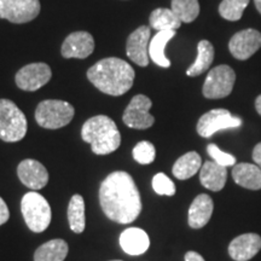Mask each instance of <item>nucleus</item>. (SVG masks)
<instances>
[{
    "mask_svg": "<svg viewBox=\"0 0 261 261\" xmlns=\"http://www.w3.org/2000/svg\"><path fill=\"white\" fill-rule=\"evenodd\" d=\"M99 203L110 220L120 224L135 221L142 212V200L135 180L127 172L110 173L99 188Z\"/></svg>",
    "mask_w": 261,
    "mask_h": 261,
    "instance_id": "obj_1",
    "label": "nucleus"
},
{
    "mask_svg": "<svg viewBox=\"0 0 261 261\" xmlns=\"http://www.w3.org/2000/svg\"><path fill=\"white\" fill-rule=\"evenodd\" d=\"M135 69L121 58L109 57L98 61L87 70V77L94 87L109 96H122L135 81Z\"/></svg>",
    "mask_w": 261,
    "mask_h": 261,
    "instance_id": "obj_2",
    "label": "nucleus"
},
{
    "mask_svg": "<svg viewBox=\"0 0 261 261\" xmlns=\"http://www.w3.org/2000/svg\"><path fill=\"white\" fill-rule=\"evenodd\" d=\"M81 137L91 144L96 155L112 154L121 144V135L116 123L107 115L91 117L81 128Z\"/></svg>",
    "mask_w": 261,
    "mask_h": 261,
    "instance_id": "obj_3",
    "label": "nucleus"
},
{
    "mask_svg": "<svg viewBox=\"0 0 261 261\" xmlns=\"http://www.w3.org/2000/svg\"><path fill=\"white\" fill-rule=\"evenodd\" d=\"M28 129L25 115L10 99H0V139L6 143L19 142Z\"/></svg>",
    "mask_w": 261,
    "mask_h": 261,
    "instance_id": "obj_4",
    "label": "nucleus"
},
{
    "mask_svg": "<svg viewBox=\"0 0 261 261\" xmlns=\"http://www.w3.org/2000/svg\"><path fill=\"white\" fill-rule=\"evenodd\" d=\"M21 211L24 221L33 232H42L51 223V207L46 198L37 191L27 192L21 202Z\"/></svg>",
    "mask_w": 261,
    "mask_h": 261,
    "instance_id": "obj_5",
    "label": "nucleus"
},
{
    "mask_svg": "<svg viewBox=\"0 0 261 261\" xmlns=\"http://www.w3.org/2000/svg\"><path fill=\"white\" fill-rule=\"evenodd\" d=\"M74 107L70 103L58 99L42 100L35 110V120L42 128L58 129L67 126L73 120Z\"/></svg>",
    "mask_w": 261,
    "mask_h": 261,
    "instance_id": "obj_6",
    "label": "nucleus"
},
{
    "mask_svg": "<svg viewBox=\"0 0 261 261\" xmlns=\"http://www.w3.org/2000/svg\"><path fill=\"white\" fill-rule=\"evenodd\" d=\"M236 74L226 64L218 65L208 73L203 84V96L208 99H220L232 92Z\"/></svg>",
    "mask_w": 261,
    "mask_h": 261,
    "instance_id": "obj_7",
    "label": "nucleus"
},
{
    "mask_svg": "<svg viewBox=\"0 0 261 261\" xmlns=\"http://www.w3.org/2000/svg\"><path fill=\"white\" fill-rule=\"evenodd\" d=\"M242 125V120L226 109H213L203 114L197 122V133L203 138H210L214 133L223 129L237 128Z\"/></svg>",
    "mask_w": 261,
    "mask_h": 261,
    "instance_id": "obj_8",
    "label": "nucleus"
},
{
    "mask_svg": "<svg viewBox=\"0 0 261 261\" xmlns=\"http://www.w3.org/2000/svg\"><path fill=\"white\" fill-rule=\"evenodd\" d=\"M39 0H0V18L12 23H27L40 14Z\"/></svg>",
    "mask_w": 261,
    "mask_h": 261,
    "instance_id": "obj_9",
    "label": "nucleus"
},
{
    "mask_svg": "<svg viewBox=\"0 0 261 261\" xmlns=\"http://www.w3.org/2000/svg\"><path fill=\"white\" fill-rule=\"evenodd\" d=\"M152 102L144 94H137L130 99L123 113L122 120L126 126L135 129H146L154 125L155 119L149 113Z\"/></svg>",
    "mask_w": 261,
    "mask_h": 261,
    "instance_id": "obj_10",
    "label": "nucleus"
},
{
    "mask_svg": "<svg viewBox=\"0 0 261 261\" xmlns=\"http://www.w3.org/2000/svg\"><path fill=\"white\" fill-rule=\"evenodd\" d=\"M51 76V68L46 63H31L17 71L15 81L21 90L33 92L45 86Z\"/></svg>",
    "mask_w": 261,
    "mask_h": 261,
    "instance_id": "obj_11",
    "label": "nucleus"
},
{
    "mask_svg": "<svg viewBox=\"0 0 261 261\" xmlns=\"http://www.w3.org/2000/svg\"><path fill=\"white\" fill-rule=\"evenodd\" d=\"M260 47L261 33L252 28L236 33L228 42L231 55L240 61H246L252 57Z\"/></svg>",
    "mask_w": 261,
    "mask_h": 261,
    "instance_id": "obj_12",
    "label": "nucleus"
},
{
    "mask_svg": "<svg viewBox=\"0 0 261 261\" xmlns=\"http://www.w3.org/2000/svg\"><path fill=\"white\" fill-rule=\"evenodd\" d=\"M149 44H150V28L146 25L137 28L127 39L126 54L128 58L140 67L149 64Z\"/></svg>",
    "mask_w": 261,
    "mask_h": 261,
    "instance_id": "obj_13",
    "label": "nucleus"
},
{
    "mask_svg": "<svg viewBox=\"0 0 261 261\" xmlns=\"http://www.w3.org/2000/svg\"><path fill=\"white\" fill-rule=\"evenodd\" d=\"M17 174L22 184L33 191L40 190L48 182L47 169L37 160H23L18 165Z\"/></svg>",
    "mask_w": 261,
    "mask_h": 261,
    "instance_id": "obj_14",
    "label": "nucleus"
},
{
    "mask_svg": "<svg viewBox=\"0 0 261 261\" xmlns=\"http://www.w3.org/2000/svg\"><path fill=\"white\" fill-rule=\"evenodd\" d=\"M94 50V39L89 32H74L68 35L62 45L64 58H87Z\"/></svg>",
    "mask_w": 261,
    "mask_h": 261,
    "instance_id": "obj_15",
    "label": "nucleus"
},
{
    "mask_svg": "<svg viewBox=\"0 0 261 261\" xmlns=\"http://www.w3.org/2000/svg\"><path fill=\"white\" fill-rule=\"evenodd\" d=\"M261 249V237L257 233H243L231 241L228 254L236 261H248Z\"/></svg>",
    "mask_w": 261,
    "mask_h": 261,
    "instance_id": "obj_16",
    "label": "nucleus"
},
{
    "mask_svg": "<svg viewBox=\"0 0 261 261\" xmlns=\"http://www.w3.org/2000/svg\"><path fill=\"white\" fill-rule=\"evenodd\" d=\"M214 203L211 196L201 194L192 201L189 210V225L192 228H202L208 224L213 214Z\"/></svg>",
    "mask_w": 261,
    "mask_h": 261,
    "instance_id": "obj_17",
    "label": "nucleus"
},
{
    "mask_svg": "<svg viewBox=\"0 0 261 261\" xmlns=\"http://www.w3.org/2000/svg\"><path fill=\"white\" fill-rule=\"evenodd\" d=\"M120 246L129 255H140L149 249L150 240L148 233L139 227L126 228L120 236Z\"/></svg>",
    "mask_w": 261,
    "mask_h": 261,
    "instance_id": "obj_18",
    "label": "nucleus"
},
{
    "mask_svg": "<svg viewBox=\"0 0 261 261\" xmlns=\"http://www.w3.org/2000/svg\"><path fill=\"white\" fill-rule=\"evenodd\" d=\"M227 180L226 167L214 161H207L200 169V181L211 191L223 190Z\"/></svg>",
    "mask_w": 261,
    "mask_h": 261,
    "instance_id": "obj_19",
    "label": "nucleus"
},
{
    "mask_svg": "<svg viewBox=\"0 0 261 261\" xmlns=\"http://www.w3.org/2000/svg\"><path fill=\"white\" fill-rule=\"evenodd\" d=\"M232 178L240 187L248 190H260L261 189V168L252 163H238L233 166Z\"/></svg>",
    "mask_w": 261,
    "mask_h": 261,
    "instance_id": "obj_20",
    "label": "nucleus"
},
{
    "mask_svg": "<svg viewBox=\"0 0 261 261\" xmlns=\"http://www.w3.org/2000/svg\"><path fill=\"white\" fill-rule=\"evenodd\" d=\"M175 35V31H161L150 40L149 44V57L159 67H171V61L166 57L165 48L168 41H171Z\"/></svg>",
    "mask_w": 261,
    "mask_h": 261,
    "instance_id": "obj_21",
    "label": "nucleus"
},
{
    "mask_svg": "<svg viewBox=\"0 0 261 261\" xmlns=\"http://www.w3.org/2000/svg\"><path fill=\"white\" fill-rule=\"evenodd\" d=\"M202 167L201 156L196 151L187 152L179 158L173 166V175L180 180H187V179L194 177V175L200 171Z\"/></svg>",
    "mask_w": 261,
    "mask_h": 261,
    "instance_id": "obj_22",
    "label": "nucleus"
},
{
    "mask_svg": "<svg viewBox=\"0 0 261 261\" xmlns=\"http://www.w3.org/2000/svg\"><path fill=\"white\" fill-rule=\"evenodd\" d=\"M214 61V47L208 40H201L197 45V57L187 70L188 76H198L210 67Z\"/></svg>",
    "mask_w": 261,
    "mask_h": 261,
    "instance_id": "obj_23",
    "label": "nucleus"
},
{
    "mask_svg": "<svg viewBox=\"0 0 261 261\" xmlns=\"http://www.w3.org/2000/svg\"><path fill=\"white\" fill-rule=\"evenodd\" d=\"M68 244L64 240H52L35 250L34 261H64L68 255Z\"/></svg>",
    "mask_w": 261,
    "mask_h": 261,
    "instance_id": "obj_24",
    "label": "nucleus"
},
{
    "mask_svg": "<svg viewBox=\"0 0 261 261\" xmlns=\"http://www.w3.org/2000/svg\"><path fill=\"white\" fill-rule=\"evenodd\" d=\"M150 27L156 31H177L182 22L177 17L172 9L160 8L151 12L149 18Z\"/></svg>",
    "mask_w": 261,
    "mask_h": 261,
    "instance_id": "obj_25",
    "label": "nucleus"
},
{
    "mask_svg": "<svg viewBox=\"0 0 261 261\" xmlns=\"http://www.w3.org/2000/svg\"><path fill=\"white\" fill-rule=\"evenodd\" d=\"M68 221L73 232H84L86 227V219H85V201L83 196L74 195L70 198L69 205H68Z\"/></svg>",
    "mask_w": 261,
    "mask_h": 261,
    "instance_id": "obj_26",
    "label": "nucleus"
},
{
    "mask_svg": "<svg viewBox=\"0 0 261 261\" xmlns=\"http://www.w3.org/2000/svg\"><path fill=\"white\" fill-rule=\"evenodd\" d=\"M171 9L182 23H191L200 14L198 0H172Z\"/></svg>",
    "mask_w": 261,
    "mask_h": 261,
    "instance_id": "obj_27",
    "label": "nucleus"
},
{
    "mask_svg": "<svg viewBox=\"0 0 261 261\" xmlns=\"http://www.w3.org/2000/svg\"><path fill=\"white\" fill-rule=\"evenodd\" d=\"M248 4L249 0H223L219 6V14L227 21H238Z\"/></svg>",
    "mask_w": 261,
    "mask_h": 261,
    "instance_id": "obj_28",
    "label": "nucleus"
},
{
    "mask_svg": "<svg viewBox=\"0 0 261 261\" xmlns=\"http://www.w3.org/2000/svg\"><path fill=\"white\" fill-rule=\"evenodd\" d=\"M133 159L140 165H149V163L154 162L156 156V150L152 143L146 142H139L138 144L133 149Z\"/></svg>",
    "mask_w": 261,
    "mask_h": 261,
    "instance_id": "obj_29",
    "label": "nucleus"
},
{
    "mask_svg": "<svg viewBox=\"0 0 261 261\" xmlns=\"http://www.w3.org/2000/svg\"><path fill=\"white\" fill-rule=\"evenodd\" d=\"M152 189L158 195L173 196L175 194V185L165 173H158L152 178Z\"/></svg>",
    "mask_w": 261,
    "mask_h": 261,
    "instance_id": "obj_30",
    "label": "nucleus"
},
{
    "mask_svg": "<svg viewBox=\"0 0 261 261\" xmlns=\"http://www.w3.org/2000/svg\"><path fill=\"white\" fill-rule=\"evenodd\" d=\"M208 155L213 159L214 162L219 163V165L224 166V167H228V166L236 165V158L233 155L227 154V152L223 151V150L218 148L215 144H210L207 146Z\"/></svg>",
    "mask_w": 261,
    "mask_h": 261,
    "instance_id": "obj_31",
    "label": "nucleus"
},
{
    "mask_svg": "<svg viewBox=\"0 0 261 261\" xmlns=\"http://www.w3.org/2000/svg\"><path fill=\"white\" fill-rule=\"evenodd\" d=\"M9 218H10V212H9L8 205H6L5 201L0 197V226H2L3 224H5L6 221L9 220Z\"/></svg>",
    "mask_w": 261,
    "mask_h": 261,
    "instance_id": "obj_32",
    "label": "nucleus"
},
{
    "mask_svg": "<svg viewBox=\"0 0 261 261\" xmlns=\"http://www.w3.org/2000/svg\"><path fill=\"white\" fill-rule=\"evenodd\" d=\"M253 160L257 166L261 168V143L255 145V148L253 150Z\"/></svg>",
    "mask_w": 261,
    "mask_h": 261,
    "instance_id": "obj_33",
    "label": "nucleus"
},
{
    "mask_svg": "<svg viewBox=\"0 0 261 261\" xmlns=\"http://www.w3.org/2000/svg\"><path fill=\"white\" fill-rule=\"evenodd\" d=\"M185 261H205L203 259V256L200 255L198 253L196 252H188L187 254H185Z\"/></svg>",
    "mask_w": 261,
    "mask_h": 261,
    "instance_id": "obj_34",
    "label": "nucleus"
},
{
    "mask_svg": "<svg viewBox=\"0 0 261 261\" xmlns=\"http://www.w3.org/2000/svg\"><path fill=\"white\" fill-rule=\"evenodd\" d=\"M255 108H256V112L259 113V115L261 116V94L259 97L256 98L255 100Z\"/></svg>",
    "mask_w": 261,
    "mask_h": 261,
    "instance_id": "obj_35",
    "label": "nucleus"
},
{
    "mask_svg": "<svg viewBox=\"0 0 261 261\" xmlns=\"http://www.w3.org/2000/svg\"><path fill=\"white\" fill-rule=\"evenodd\" d=\"M254 3H255L256 10L261 14V0H254Z\"/></svg>",
    "mask_w": 261,
    "mask_h": 261,
    "instance_id": "obj_36",
    "label": "nucleus"
},
{
    "mask_svg": "<svg viewBox=\"0 0 261 261\" xmlns=\"http://www.w3.org/2000/svg\"><path fill=\"white\" fill-rule=\"evenodd\" d=\"M113 261H121V260H113Z\"/></svg>",
    "mask_w": 261,
    "mask_h": 261,
    "instance_id": "obj_37",
    "label": "nucleus"
}]
</instances>
